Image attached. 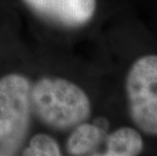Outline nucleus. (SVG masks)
I'll list each match as a JSON object with an SVG mask.
<instances>
[{
	"mask_svg": "<svg viewBox=\"0 0 157 156\" xmlns=\"http://www.w3.org/2000/svg\"><path fill=\"white\" fill-rule=\"evenodd\" d=\"M31 105L36 116L50 127L67 130L85 122L90 116L87 94L62 78H43L31 87Z\"/></svg>",
	"mask_w": 157,
	"mask_h": 156,
	"instance_id": "obj_1",
	"label": "nucleus"
},
{
	"mask_svg": "<svg viewBox=\"0 0 157 156\" xmlns=\"http://www.w3.org/2000/svg\"><path fill=\"white\" fill-rule=\"evenodd\" d=\"M31 108L28 79L19 74L0 78V156L19 151L29 131Z\"/></svg>",
	"mask_w": 157,
	"mask_h": 156,
	"instance_id": "obj_2",
	"label": "nucleus"
},
{
	"mask_svg": "<svg viewBox=\"0 0 157 156\" xmlns=\"http://www.w3.org/2000/svg\"><path fill=\"white\" fill-rule=\"evenodd\" d=\"M129 114L144 134L157 136V55L139 58L126 80Z\"/></svg>",
	"mask_w": 157,
	"mask_h": 156,
	"instance_id": "obj_3",
	"label": "nucleus"
},
{
	"mask_svg": "<svg viewBox=\"0 0 157 156\" xmlns=\"http://www.w3.org/2000/svg\"><path fill=\"white\" fill-rule=\"evenodd\" d=\"M35 12L62 25L81 26L92 18L96 0H23Z\"/></svg>",
	"mask_w": 157,
	"mask_h": 156,
	"instance_id": "obj_4",
	"label": "nucleus"
},
{
	"mask_svg": "<svg viewBox=\"0 0 157 156\" xmlns=\"http://www.w3.org/2000/svg\"><path fill=\"white\" fill-rule=\"evenodd\" d=\"M106 131L95 124L83 122L68 138L66 149L71 155H98V147L105 140Z\"/></svg>",
	"mask_w": 157,
	"mask_h": 156,
	"instance_id": "obj_5",
	"label": "nucleus"
},
{
	"mask_svg": "<svg viewBox=\"0 0 157 156\" xmlns=\"http://www.w3.org/2000/svg\"><path fill=\"white\" fill-rule=\"evenodd\" d=\"M105 156H136L143 150V139L136 130L120 128L105 137Z\"/></svg>",
	"mask_w": 157,
	"mask_h": 156,
	"instance_id": "obj_6",
	"label": "nucleus"
},
{
	"mask_svg": "<svg viewBox=\"0 0 157 156\" xmlns=\"http://www.w3.org/2000/svg\"><path fill=\"white\" fill-rule=\"evenodd\" d=\"M22 155L55 156L61 155V150L52 137L46 134H38L32 138L29 144L23 149Z\"/></svg>",
	"mask_w": 157,
	"mask_h": 156,
	"instance_id": "obj_7",
	"label": "nucleus"
},
{
	"mask_svg": "<svg viewBox=\"0 0 157 156\" xmlns=\"http://www.w3.org/2000/svg\"><path fill=\"white\" fill-rule=\"evenodd\" d=\"M93 124H95L96 126H98L99 128H101V129H103V130H105V131L108 130V128H109V122L105 118L96 119V120L93 122Z\"/></svg>",
	"mask_w": 157,
	"mask_h": 156,
	"instance_id": "obj_8",
	"label": "nucleus"
}]
</instances>
